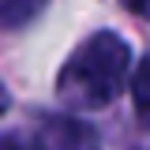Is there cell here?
<instances>
[{
    "label": "cell",
    "instance_id": "cell-1",
    "mask_svg": "<svg viewBox=\"0 0 150 150\" xmlns=\"http://www.w3.org/2000/svg\"><path fill=\"white\" fill-rule=\"evenodd\" d=\"M128 64H131L128 41L112 30H98L60 68L56 90L75 109H101L120 94L124 79H128Z\"/></svg>",
    "mask_w": 150,
    "mask_h": 150
},
{
    "label": "cell",
    "instance_id": "cell-2",
    "mask_svg": "<svg viewBox=\"0 0 150 150\" xmlns=\"http://www.w3.org/2000/svg\"><path fill=\"white\" fill-rule=\"evenodd\" d=\"M34 150H98V131L75 116H49L34 135Z\"/></svg>",
    "mask_w": 150,
    "mask_h": 150
},
{
    "label": "cell",
    "instance_id": "cell-3",
    "mask_svg": "<svg viewBox=\"0 0 150 150\" xmlns=\"http://www.w3.org/2000/svg\"><path fill=\"white\" fill-rule=\"evenodd\" d=\"M45 0H0V30H15L41 11Z\"/></svg>",
    "mask_w": 150,
    "mask_h": 150
},
{
    "label": "cell",
    "instance_id": "cell-4",
    "mask_svg": "<svg viewBox=\"0 0 150 150\" xmlns=\"http://www.w3.org/2000/svg\"><path fill=\"white\" fill-rule=\"evenodd\" d=\"M131 101H135L139 120L150 128V60H143L139 71H135V79H131Z\"/></svg>",
    "mask_w": 150,
    "mask_h": 150
},
{
    "label": "cell",
    "instance_id": "cell-5",
    "mask_svg": "<svg viewBox=\"0 0 150 150\" xmlns=\"http://www.w3.org/2000/svg\"><path fill=\"white\" fill-rule=\"evenodd\" d=\"M124 8L139 19H150V0H124Z\"/></svg>",
    "mask_w": 150,
    "mask_h": 150
},
{
    "label": "cell",
    "instance_id": "cell-6",
    "mask_svg": "<svg viewBox=\"0 0 150 150\" xmlns=\"http://www.w3.org/2000/svg\"><path fill=\"white\" fill-rule=\"evenodd\" d=\"M0 150H23L15 135H0Z\"/></svg>",
    "mask_w": 150,
    "mask_h": 150
},
{
    "label": "cell",
    "instance_id": "cell-7",
    "mask_svg": "<svg viewBox=\"0 0 150 150\" xmlns=\"http://www.w3.org/2000/svg\"><path fill=\"white\" fill-rule=\"evenodd\" d=\"M8 109V90H4V86H0V112Z\"/></svg>",
    "mask_w": 150,
    "mask_h": 150
}]
</instances>
